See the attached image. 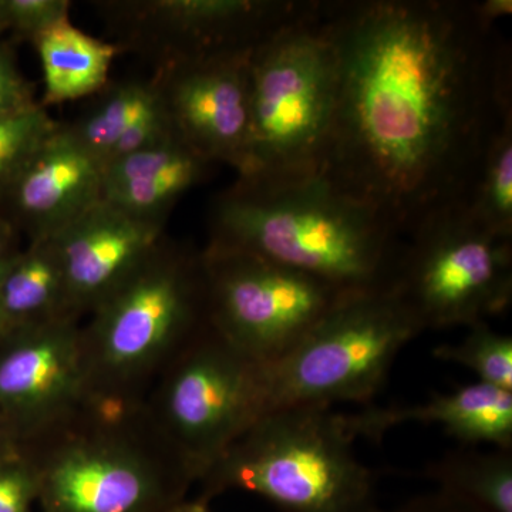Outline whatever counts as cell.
I'll use <instances>...</instances> for the list:
<instances>
[{"label": "cell", "instance_id": "6da1fadb", "mask_svg": "<svg viewBox=\"0 0 512 512\" xmlns=\"http://www.w3.org/2000/svg\"><path fill=\"white\" fill-rule=\"evenodd\" d=\"M336 56L320 177L399 237L467 204L501 104L511 50L464 0L322 2Z\"/></svg>", "mask_w": 512, "mask_h": 512}, {"label": "cell", "instance_id": "7a4b0ae2", "mask_svg": "<svg viewBox=\"0 0 512 512\" xmlns=\"http://www.w3.org/2000/svg\"><path fill=\"white\" fill-rule=\"evenodd\" d=\"M207 247L299 269L343 292L393 288L403 242L325 178H237L212 201Z\"/></svg>", "mask_w": 512, "mask_h": 512}, {"label": "cell", "instance_id": "3957f363", "mask_svg": "<svg viewBox=\"0 0 512 512\" xmlns=\"http://www.w3.org/2000/svg\"><path fill=\"white\" fill-rule=\"evenodd\" d=\"M22 451L39 473L42 512H163L195 483L144 400L87 397L66 426Z\"/></svg>", "mask_w": 512, "mask_h": 512}, {"label": "cell", "instance_id": "277c9868", "mask_svg": "<svg viewBox=\"0 0 512 512\" xmlns=\"http://www.w3.org/2000/svg\"><path fill=\"white\" fill-rule=\"evenodd\" d=\"M202 252L165 237L80 328L87 397L141 402L208 325Z\"/></svg>", "mask_w": 512, "mask_h": 512}, {"label": "cell", "instance_id": "5b68a950", "mask_svg": "<svg viewBox=\"0 0 512 512\" xmlns=\"http://www.w3.org/2000/svg\"><path fill=\"white\" fill-rule=\"evenodd\" d=\"M355 437L329 406L266 413L201 478V500L258 494L284 512H382L375 474L357 460Z\"/></svg>", "mask_w": 512, "mask_h": 512}, {"label": "cell", "instance_id": "8992f818", "mask_svg": "<svg viewBox=\"0 0 512 512\" xmlns=\"http://www.w3.org/2000/svg\"><path fill=\"white\" fill-rule=\"evenodd\" d=\"M338 70L322 2L268 37L251 56L248 165L238 178L316 177L335 113Z\"/></svg>", "mask_w": 512, "mask_h": 512}, {"label": "cell", "instance_id": "52a82bcc", "mask_svg": "<svg viewBox=\"0 0 512 512\" xmlns=\"http://www.w3.org/2000/svg\"><path fill=\"white\" fill-rule=\"evenodd\" d=\"M423 332L393 288L346 293L295 348L262 365L264 416L286 407L369 404L397 355Z\"/></svg>", "mask_w": 512, "mask_h": 512}, {"label": "cell", "instance_id": "ba28073f", "mask_svg": "<svg viewBox=\"0 0 512 512\" xmlns=\"http://www.w3.org/2000/svg\"><path fill=\"white\" fill-rule=\"evenodd\" d=\"M144 403L197 483L264 416L262 365L208 322L164 367Z\"/></svg>", "mask_w": 512, "mask_h": 512}, {"label": "cell", "instance_id": "9c48e42d", "mask_svg": "<svg viewBox=\"0 0 512 512\" xmlns=\"http://www.w3.org/2000/svg\"><path fill=\"white\" fill-rule=\"evenodd\" d=\"M393 289L424 330L488 323L512 302V239L488 231L467 204L407 235Z\"/></svg>", "mask_w": 512, "mask_h": 512}, {"label": "cell", "instance_id": "30bf717a", "mask_svg": "<svg viewBox=\"0 0 512 512\" xmlns=\"http://www.w3.org/2000/svg\"><path fill=\"white\" fill-rule=\"evenodd\" d=\"M208 320L261 365L295 348L346 295L311 274L247 252L201 249Z\"/></svg>", "mask_w": 512, "mask_h": 512}, {"label": "cell", "instance_id": "8fae6325", "mask_svg": "<svg viewBox=\"0 0 512 512\" xmlns=\"http://www.w3.org/2000/svg\"><path fill=\"white\" fill-rule=\"evenodd\" d=\"M301 0H111L96 2L117 50L157 69L205 57L248 52L301 16Z\"/></svg>", "mask_w": 512, "mask_h": 512}, {"label": "cell", "instance_id": "7c38bea8", "mask_svg": "<svg viewBox=\"0 0 512 512\" xmlns=\"http://www.w3.org/2000/svg\"><path fill=\"white\" fill-rule=\"evenodd\" d=\"M82 319L63 318L0 336V420L20 450L62 429L87 400Z\"/></svg>", "mask_w": 512, "mask_h": 512}, {"label": "cell", "instance_id": "4fadbf2b", "mask_svg": "<svg viewBox=\"0 0 512 512\" xmlns=\"http://www.w3.org/2000/svg\"><path fill=\"white\" fill-rule=\"evenodd\" d=\"M254 50L170 64L153 76L178 140L238 177L248 165Z\"/></svg>", "mask_w": 512, "mask_h": 512}, {"label": "cell", "instance_id": "5bb4252c", "mask_svg": "<svg viewBox=\"0 0 512 512\" xmlns=\"http://www.w3.org/2000/svg\"><path fill=\"white\" fill-rule=\"evenodd\" d=\"M103 165L59 124L0 200L29 242L49 239L101 201Z\"/></svg>", "mask_w": 512, "mask_h": 512}, {"label": "cell", "instance_id": "9a60e30c", "mask_svg": "<svg viewBox=\"0 0 512 512\" xmlns=\"http://www.w3.org/2000/svg\"><path fill=\"white\" fill-rule=\"evenodd\" d=\"M164 229L101 200L55 235L73 312L89 315L163 241Z\"/></svg>", "mask_w": 512, "mask_h": 512}, {"label": "cell", "instance_id": "2e32d148", "mask_svg": "<svg viewBox=\"0 0 512 512\" xmlns=\"http://www.w3.org/2000/svg\"><path fill=\"white\" fill-rule=\"evenodd\" d=\"M343 417L355 440L380 441L387 431L404 423L441 424L448 436L466 446L487 443L512 451V392L493 384H468L416 406H366Z\"/></svg>", "mask_w": 512, "mask_h": 512}, {"label": "cell", "instance_id": "e0dca14e", "mask_svg": "<svg viewBox=\"0 0 512 512\" xmlns=\"http://www.w3.org/2000/svg\"><path fill=\"white\" fill-rule=\"evenodd\" d=\"M212 165L175 137L107 164L101 200L138 220L165 225L185 192L211 177Z\"/></svg>", "mask_w": 512, "mask_h": 512}, {"label": "cell", "instance_id": "ac0fdd59", "mask_svg": "<svg viewBox=\"0 0 512 512\" xmlns=\"http://www.w3.org/2000/svg\"><path fill=\"white\" fill-rule=\"evenodd\" d=\"M0 309L6 333L79 318L73 312L62 259L52 238L29 242L26 251L13 258L0 285Z\"/></svg>", "mask_w": 512, "mask_h": 512}, {"label": "cell", "instance_id": "d6986e66", "mask_svg": "<svg viewBox=\"0 0 512 512\" xmlns=\"http://www.w3.org/2000/svg\"><path fill=\"white\" fill-rule=\"evenodd\" d=\"M45 77V96L40 106L92 96L109 83L114 56L113 43L76 28L70 19L56 23L33 40Z\"/></svg>", "mask_w": 512, "mask_h": 512}, {"label": "cell", "instance_id": "ffe728a7", "mask_svg": "<svg viewBox=\"0 0 512 512\" xmlns=\"http://www.w3.org/2000/svg\"><path fill=\"white\" fill-rule=\"evenodd\" d=\"M423 476L437 490L483 512H512V451L458 448L429 464Z\"/></svg>", "mask_w": 512, "mask_h": 512}, {"label": "cell", "instance_id": "44dd1931", "mask_svg": "<svg viewBox=\"0 0 512 512\" xmlns=\"http://www.w3.org/2000/svg\"><path fill=\"white\" fill-rule=\"evenodd\" d=\"M161 103L154 77L109 82L79 119L64 126L84 150L104 165L120 137L156 111Z\"/></svg>", "mask_w": 512, "mask_h": 512}, {"label": "cell", "instance_id": "7402d4cb", "mask_svg": "<svg viewBox=\"0 0 512 512\" xmlns=\"http://www.w3.org/2000/svg\"><path fill=\"white\" fill-rule=\"evenodd\" d=\"M467 205L488 231L512 239V96L501 104Z\"/></svg>", "mask_w": 512, "mask_h": 512}, {"label": "cell", "instance_id": "603a6c76", "mask_svg": "<svg viewBox=\"0 0 512 512\" xmlns=\"http://www.w3.org/2000/svg\"><path fill=\"white\" fill-rule=\"evenodd\" d=\"M433 356L458 363L476 373L478 382L512 392V338L495 332L488 323L473 326L458 345H440Z\"/></svg>", "mask_w": 512, "mask_h": 512}, {"label": "cell", "instance_id": "cb8c5ba5", "mask_svg": "<svg viewBox=\"0 0 512 512\" xmlns=\"http://www.w3.org/2000/svg\"><path fill=\"white\" fill-rule=\"evenodd\" d=\"M59 124L40 104L20 113L0 114V200Z\"/></svg>", "mask_w": 512, "mask_h": 512}, {"label": "cell", "instance_id": "d4e9b609", "mask_svg": "<svg viewBox=\"0 0 512 512\" xmlns=\"http://www.w3.org/2000/svg\"><path fill=\"white\" fill-rule=\"evenodd\" d=\"M39 493V473L25 451L0 458V512H32Z\"/></svg>", "mask_w": 512, "mask_h": 512}, {"label": "cell", "instance_id": "484cf974", "mask_svg": "<svg viewBox=\"0 0 512 512\" xmlns=\"http://www.w3.org/2000/svg\"><path fill=\"white\" fill-rule=\"evenodd\" d=\"M8 30L33 42L40 33L62 20L70 19L69 0H0Z\"/></svg>", "mask_w": 512, "mask_h": 512}, {"label": "cell", "instance_id": "4316f807", "mask_svg": "<svg viewBox=\"0 0 512 512\" xmlns=\"http://www.w3.org/2000/svg\"><path fill=\"white\" fill-rule=\"evenodd\" d=\"M175 137L177 136L174 134L170 120H168L167 114H165L163 103H161V106L156 111L148 114L143 120L138 121L136 126L131 127L126 134L120 137V140L111 148L103 168L107 164L119 160V158L163 146V144L173 140Z\"/></svg>", "mask_w": 512, "mask_h": 512}, {"label": "cell", "instance_id": "83f0119b", "mask_svg": "<svg viewBox=\"0 0 512 512\" xmlns=\"http://www.w3.org/2000/svg\"><path fill=\"white\" fill-rule=\"evenodd\" d=\"M37 104L33 84L20 72L9 46L0 43V114L20 113Z\"/></svg>", "mask_w": 512, "mask_h": 512}, {"label": "cell", "instance_id": "f1b7e54d", "mask_svg": "<svg viewBox=\"0 0 512 512\" xmlns=\"http://www.w3.org/2000/svg\"><path fill=\"white\" fill-rule=\"evenodd\" d=\"M389 512H483L453 495L436 490L416 495Z\"/></svg>", "mask_w": 512, "mask_h": 512}, {"label": "cell", "instance_id": "f546056e", "mask_svg": "<svg viewBox=\"0 0 512 512\" xmlns=\"http://www.w3.org/2000/svg\"><path fill=\"white\" fill-rule=\"evenodd\" d=\"M476 16L488 28H497L498 20L507 18L512 12L511 0H480L473 2Z\"/></svg>", "mask_w": 512, "mask_h": 512}, {"label": "cell", "instance_id": "4dcf8cb0", "mask_svg": "<svg viewBox=\"0 0 512 512\" xmlns=\"http://www.w3.org/2000/svg\"><path fill=\"white\" fill-rule=\"evenodd\" d=\"M18 231L8 221L0 218V262L8 261L19 254Z\"/></svg>", "mask_w": 512, "mask_h": 512}, {"label": "cell", "instance_id": "1f68e13d", "mask_svg": "<svg viewBox=\"0 0 512 512\" xmlns=\"http://www.w3.org/2000/svg\"><path fill=\"white\" fill-rule=\"evenodd\" d=\"M16 450H20V448L15 437L12 436L6 424L0 420V458L8 456Z\"/></svg>", "mask_w": 512, "mask_h": 512}, {"label": "cell", "instance_id": "d6a6232c", "mask_svg": "<svg viewBox=\"0 0 512 512\" xmlns=\"http://www.w3.org/2000/svg\"><path fill=\"white\" fill-rule=\"evenodd\" d=\"M163 512H211L210 508H208L207 501L198 500L194 501H181V503L173 505V507L167 508V510Z\"/></svg>", "mask_w": 512, "mask_h": 512}, {"label": "cell", "instance_id": "836d02e7", "mask_svg": "<svg viewBox=\"0 0 512 512\" xmlns=\"http://www.w3.org/2000/svg\"><path fill=\"white\" fill-rule=\"evenodd\" d=\"M15 256H13V258H15ZM13 258L8 259V261L0 262V285H2L3 276H5L6 271H8L10 264H12ZM5 333V320H3L2 309H0V336L5 335Z\"/></svg>", "mask_w": 512, "mask_h": 512}, {"label": "cell", "instance_id": "e575fe53", "mask_svg": "<svg viewBox=\"0 0 512 512\" xmlns=\"http://www.w3.org/2000/svg\"><path fill=\"white\" fill-rule=\"evenodd\" d=\"M8 30V26H6L5 18H3L2 8H0V36L2 33Z\"/></svg>", "mask_w": 512, "mask_h": 512}]
</instances>
